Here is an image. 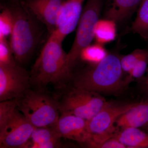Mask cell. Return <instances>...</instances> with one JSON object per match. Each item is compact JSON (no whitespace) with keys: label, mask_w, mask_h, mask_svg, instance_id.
Instances as JSON below:
<instances>
[{"label":"cell","mask_w":148,"mask_h":148,"mask_svg":"<svg viewBox=\"0 0 148 148\" xmlns=\"http://www.w3.org/2000/svg\"><path fill=\"white\" fill-rule=\"evenodd\" d=\"M62 43L52 36L49 37L29 72L32 88L47 90V86L51 84L57 90L68 84L67 53Z\"/></svg>","instance_id":"1"},{"label":"cell","mask_w":148,"mask_h":148,"mask_svg":"<svg viewBox=\"0 0 148 148\" xmlns=\"http://www.w3.org/2000/svg\"><path fill=\"white\" fill-rule=\"evenodd\" d=\"M121 58L108 54L99 63L72 74L67 85L98 93L114 92L124 86Z\"/></svg>","instance_id":"2"},{"label":"cell","mask_w":148,"mask_h":148,"mask_svg":"<svg viewBox=\"0 0 148 148\" xmlns=\"http://www.w3.org/2000/svg\"><path fill=\"white\" fill-rule=\"evenodd\" d=\"M17 2L10 7L14 25L9 43L15 60L21 66L33 55L42 34L37 24L38 21Z\"/></svg>","instance_id":"3"},{"label":"cell","mask_w":148,"mask_h":148,"mask_svg":"<svg viewBox=\"0 0 148 148\" xmlns=\"http://www.w3.org/2000/svg\"><path fill=\"white\" fill-rule=\"evenodd\" d=\"M18 110L35 127H51L60 116L54 93L47 90L29 88L15 100Z\"/></svg>","instance_id":"4"},{"label":"cell","mask_w":148,"mask_h":148,"mask_svg":"<svg viewBox=\"0 0 148 148\" xmlns=\"http://www.w3.org/2000/svg\"><path fill=\"white\" fill-rule=\"evenodd\" d=\"M35 127L18 110L15 100L0 103V148H24Z\"/></svg>","instance_id":"5"},{"label":"cell","mask_w":148,"mask_h":148,"mask_svg":"<svg viewBox=\"0 0 148 148\" xmlns=\"http://www.w3.org/2000/svg\"><path fill=\"white\" fill-rule=\"evenodd\" d=\"M60 114H70L88 121L107 101L99 93L66 85L54 93Z\"/></svg>","instance_id":"6"},{"label":"cell","mask_w":148,"mask_h":148,"mask_svg":"<svg viewBox=\"0 0 148 148\" xmlns=\"http://www.w3.org/2000/svg\"><path fill=\"white\" fill-rule=\"evenodd\" d=\"M102 0H87L77 26L76 34L71 49L67 53V69L69 79L79 63L82 51L94 39V30L102 9Z\"/></svg>","instance_id":"7"},{"label":"cell","mask_w":148,"mask_h":148,"mask_svg":"<svg viewBox=\"0 0 148 148\" xmlns=\"http://www.w3.org/2000/svg\"><path fill=\"white\" fill-rule=\"evenodd\" d=\"M136 103L107 102L98 114L86 121V128L90 138L84 144L88 147L94 148L96 145L112 138L117 132L115 127L117 119Z\"/></svg>","instance_id":"8"},{"label":"cell","mask_w":148,"mask_h":148,"mask_svg":"<svg viewBox=\"0 0 148 148\" xmlns=\"http://www.w3.org/2000/svg\"><path fill=\"white\" fill-rule=\"evenodd\" d=\"M31 87L30 73L21 65L0 66V102L17 100Z\"/></svg>","instance_id":"9"},{"label":"cell","mask_w":148,"mask_h":148,"mask_svg":"<svg viewBox=\"0 0 148 148\" xmlns=\"http://www.w3.org/2000/svg\"><path fill=\"white\" fill-rule=\"evenodd\" d=\"M85 0H65L58 13L56 27L49 36L61 42L77 28L82 14Z\"/></svg>","instance_id":"10"},{"label":"cell","mask_w":148,"mask_h":148,"mask_svg":"<svg viewBox=\"0 0 148 148\" xmlns=\"http://www.w3.org/2000/svg\"><path fill=\"white\" fill-rule=\"evenodd\" d=\"M65 0H21V4L39 22L45 25L49 36L56 27L58 13Z\"/></svg>","instance_id":"11"},{"label":"cell","mask_w":148,"mask_h":148,"mask_svg":"<svg viewBox=\"0 0 148 148\" xmlns=\"http://www.w3.org/2000/svg\"><path fill=\"white\" fill-rule=\"evenodd\" d=\"M61 138L84 144L90 135L86 128V121L70 114H61L52 127Z\"/></svg>","instance_id":"12"},{"label":"cell","mask_w":148,"mask_h":148,"mask_svg":"<svg viewBox=\"0 0 148 148\" xmlns=\"http://www.w3.org/2000/svg\"><path fill=\"white\" fill-rule=\"evenodd\" d=\"M148 123V97L137 103L120 116L116 121L115 127L117 132L126 128L143 127Z\"/></svg>","instance_id":"13"},{"label":"cell","mask_w":148,"mask_h":148,"mask_svg":"<svg viewBox=\"0 0 148 148\" xmlns=\"http://www.w3.org/2000/svg\"><path fill=\"white\" fill-rule=\"evenodd\" d=\"M61 138L52 127H35L24 148L61 147Z\"/></svg>","instance_id":"14"},{"label":"cell","mask_w":148,"mask_h":148,"mask_svg":"<svg viewBox=\"0 0 148 148\" xmlns=\"http://www.w3.org/2000/svg\"><path fill=\"white\" fill-rule=\"evenodd\" d=\"M143 0H109L106 8V18L116 23L127 19L138 8Z\"/></svg>","instance_id":"15"},{"label":"cell","mask_w":148,"mask_h":148,"mask_svg":"<svg viewBox=\"0 0 148 148\" xmlns=\"http://www.w3.org/2000/svg\"><path fill=\"white\" fill-rule=\"evenodd\" d=\"M113 138L126 148H148V132L139 128H126L116 133Z\"/></svg>","instance_id":"16"},{"label":"cell","mask_w":148,"mask_h":148,"mask_svg":"<svg viewBox=\"0 0 148 148\" xmlns=\"http://www.w3.org/2000/svg\"><path fill=\"white\" fill-rule=\"evenodd\" d=\"M116 23L108 18L98 20L94 30V38L97 43L102 44L115 39L116 31Z\"/></svg>","instance_id":"17"},{"label":"cell","mask_w":148,"mask_h":148,"mask_svg":"<svg viewBox=\"0 0 148 148\" xmlns=\"http://www.w3.org/2000/svg\"><path fill=\"white\" fill-rule=\"evenodd\" d=\"M132 30L144 39L148 40V0H143L139 6Z\"/></svg>","instance_id":"18"},{"label":"cell","mask_w":148,"mask_h":148,"mask_svg":"<svg viewBox=\"0 0 148 148\" xmlns=\"http://www.w3.org/2000/svg\"><path fill=\"white\" fill-rule=\"evenodd\" d=\"M108 55L102 44L97 43L90 45L84 49L80 54L79 61L88 64H97Z\"/></svg>","instance_id":"19"},{"label":"cell","mask_w":148,"mask_h":148,"mask_svg":"<svg viewBox=\"0 0 148 148\" xmlns=\"http://www.w3.org/2000/svg\"><path fill=\"white\" fill-rule=\"evenodd\" d=\"M14 17L10 7H4L0 13V40L10 36L13 31Z\"/></svg>","instance_id":"20"},{"label":"cell","mask_w":148,"mask_h":148,"mask_svg":"<svg viewBox=\"0 0 148 148\" xmlns=\"http://www.w3.org/2000/svg\"><path fill=\"white\" fill-rule=\"evenodd\" d=\"M148 55V50L137 49L132 53L121 58V64L123 71L129 73L140 59Z\"/></svg>","instance_id":"21"},{"label":"cell","mask_w":148,"mask_h":148,"mask_svg":"<svg viewBox=\"0 0 148 148\" xmlns=\"http://www.w3.org/2000/svg\"><path fill=\"white\" fill-rule=\"evenodd\" d=\"M18 64L7 39L0 40V66H11Z\"/></svg>","instance_id":"22"},{"label":"cell","mask_w":148,"mask_h":148,"mask_svg":"<svg viewBox=\"0 0 148 148\" xmlns=\"http://www.w3.org/2000/svg\"><path fill=\"white\" fill-rule=\"evenodd\" d=\"M148 67V55L140 59L129 73V76L125 81L124 85L132 79H142L145 75Z\"/></svg>","instance_id":"23"},{"label":"cell","mask_w":148,"mask_h":148,"mask_svg":"<svg viewBox=\"0 0 148 148\" xmlns=\"http://www.w3.org/2000/svg\"><path fill=\"white\" fill-rule=\"evenodd\" d=\"M94 148H125L126 147L118 140L112 138L103 143L96 145Z\"/></svg>","instance_id":"24"},{"label":"cell","mask_w":148,"mask_h":148,"mask_svg":"<svg viewBox=\"0 0 148 148\" xmlns=\"http://www.w3.org/2000/svg\"><path fill=\"white\" fill-rule=\"evenodd\" d=\"M145 75L141 79L142 88L143 91L148 95V67Z\"/></svg>","instance_id":"25"},{"label":"cell","mask_w":148,"mask_h":148,"mask_svg":"<svg viewBox=\"0 0 148 148\" xmlns=\"http://www.w3.org/2000/svg\"><path fill=\"white\" fill-rule=\"evenodd\" d=\"M143 129L145 130V131L146 132H148V123L147 124L145 125L144 127H143Z\"/></svg>","instance_id":"26"},{"label":"cell","mask_w":148,"mask_h":148,"mask_svg":"<svg viewBox=\"0 0 148 148\" xmlns=\"http://www.w3.org/2000/svg\"><path fill=\"white\" fill-rule=\"evenodd\" d=\"M10 1H18L20 0H10Z\"/></svg>","instance_id":"27"}]
</instances>
